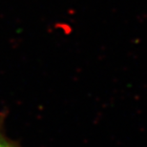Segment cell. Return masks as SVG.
Segmentation results:
<instances>
[{"label": "cell", "mask_w": 147, "mask_h": 147, "mask_svg": "<svg viewBox=\"0 0 147 147\" xmlns=\"http://www.w3.org/2000/svg\"><path fill=\"white\" fill-rule=\"evenodd\" d=\"M0 147H19L16 142H11L0 131Z\"/></svg>", "instance_id": "1"}]
</instances>
